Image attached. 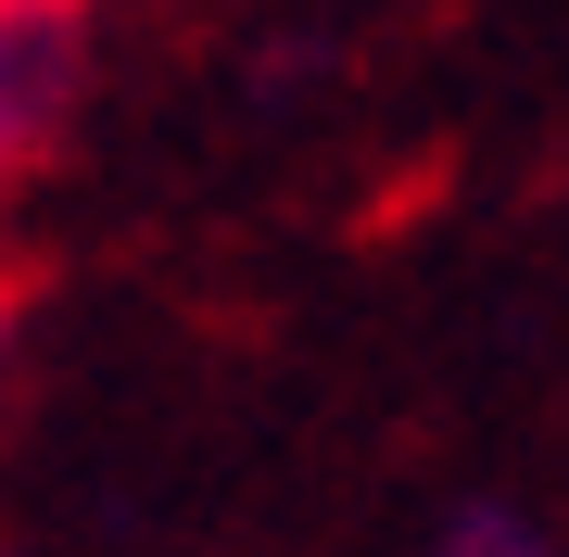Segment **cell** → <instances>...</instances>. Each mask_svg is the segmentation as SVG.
I'll use <instances>...</instances> for the list:
<instances>
[{
	"label": "cell",
	"mask_w": 569,
	"mask_h": 557,
	"mask_svg": "<svg viewBox=\"0 0 569 557\" xmlns=\"http://www.w3.org/2000/svg\"><path fill=\"white\" fill-rule=\"evenodd\" d=\"M51 89H63V39L39 13L0 26V190L39 166V127H51Z\"/></svg>",
	"instance_id": "1"
},
{
	"label": "cell",
	"mask_w": 569,
	"mask_h": 557,
	"mask_svg": "<svg viewBox=\"0 0 569 557\" xmlns=\"http://www.w3.org/2000/svg\"><path fill=\"white\" fill-rule=\"evenodd\" d=\"M443 557H545V533H531L519 507H468L456 533H443Z\"/></svg>",
	"instance_id": "2"
},
{
	"label": "cell",
	"mask_w": 569,
	"mask_h": 557,
	"mask_svg": "<svg viewBox=\"0 0 569 557\" xmlns=\"http://www.w3.org/2000/svg\"><path fill=\"white\" fill-rule=\"evenodd\" d=\"M13 13H39V0H0V26H13Z\"/></svg>",
	"instance_id": "3"
},
{
	"label": "cell",
	"mask_w": 569,
	"mask_h": 557,
	"mask_svg": "<svg viewBox=\"0 0 569 557\" xmlns=\"http://www.w3.org/2000/svg\"><path fill=\"white\" fill-rule=\"evenodd\" d=\"M0 330H13V291H0Z\"/></svg>",
	"instance_id": "4"
}]
</instances>
